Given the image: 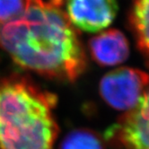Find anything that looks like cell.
Here are the masks:
<instances>
[{"label":"cell","mask_w":149,"mask_h":149,"mask_svg":"<svg viewBox=\"0 0 149 149\" xmlns=\"http://www.w3.org/2000/svg\"><path fill=\"white\" fill-rule=\"evenodd\" d=\"M0 48L20 68L49 79L74 82L86 68L64 0H25L17 18L0 24Z\"/></svg>","instance_id":"obj_1"},{"label":"cell","mask_w":149,"mask_h":149,"mask_svg":"<svg viewBox=\"0 0 149 149\" xmlns=\"http://www.w3.org/2000/svg\"><path fill=\"white\" fill-rule=\"evenodd\" d=\"M57 96L30 77H0V149H54Z\"/></svg>","instance_id":"obj_2"},{"label":"cell","mask_w":149,"mask_h":149,"mask_svg":"<svg viewBox=\"0 0 149 149\" xmlns=\"http://www.w3.org/2000/svg\"><path fill=\"white\" fill-rule=\"evenodd\" d=\"M148 84L149 74L146 72L132 68H120L102 78L100 93L112 108L127 112L137 106Z\"/></svg>","instance_id":"obj_3"},{"label":"cell","mask_w":149,"mask_h":149,"mask_svg":"<svg viewBox=\"0 0 149 149\" xmlns=\"http://www.w3.org/2000/svg\"><path fill=\"white\" fill-rule=\"evenodd\" d=\"M126 149H149V90L137 106L126 112L106 133Z\"/></svg>","instance_id":"obj_4"},{"label":"cell","mask_w":149,"mask_h":149,"mask_svg":"<svg viewBox=\"0 0 149 149\" xmlns=\"http://www.w3.org/2000/svg\"><path fill=\"white\" fill-rule=\"evenodd\" d=\"M116 0H66V14L73 26L96 33L107 28L116 16Z\"/></svg>","instance_id":"obj_5"},{"label":"cell","mask_w":149,"mask_h":149,"mask_svg":"<svg viewBox=\"0 0 149 149\" xmlns=\"http://www.w3.org/2000/svg\"><path fill=\"white\" fill-rule=\"evenodd\" d=\"M92 58L103 67L116 66L130 55L127 38L120 31L111 29L93 37L89 42Z\"/></svg>","instance_id":"obj_6"},{"label":"cell","mask_w":149,"mask_h":149,"mask_svg":"<svg viewBox=\"0 0 149 149\" xmlns=\"http://www.w3.org/2000/svg\"><path fill=\"white\" fill-rule=\"evenodd\" d=\"M130 23L138 47L149 59V0H135Z\"/></svg>","instance_id":"obj_7"},{"label":"cell","mask_w":149,"mask_h":149,"mask_svg":"<svg viewBox=\"0 0 149 149\" xmlns=\"http://www.w3.org/2000/svg\"><path fill=\"white\" fill-rule=\"evenodd\" d=\"M59 149H105V146L98 134L87 129H77L63 138Z\"/></svg>","instance_id":"obj_8"},{"label":"cell","mask_w":149,"mask_h":149,"mask_svg":"<svg viewBox=\"0 0 149 149\" xmlns=\"http://www.w3.org/2000/svg\"><path fill=\"white\" fill-rule=\"evenodd\" d=\"M25 0H0V24L17 18L23 13Z\"/></svg>","instance_id":"obj_9"}]
</instances>
